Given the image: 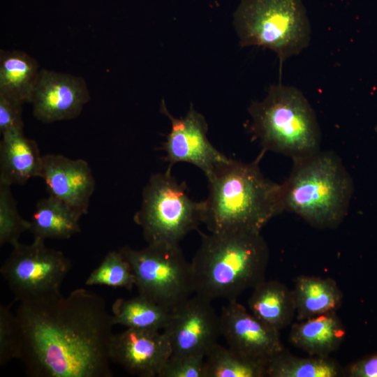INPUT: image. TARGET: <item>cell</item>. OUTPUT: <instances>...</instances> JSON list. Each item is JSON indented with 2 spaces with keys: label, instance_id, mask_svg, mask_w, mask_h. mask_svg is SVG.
Listing matches in <instances>:
<instances>
[{
  "label": "cell",
  "instance_id": "2",
  "mask_svg": "<svg viewBox=\"0 0 377 377\" xmlns=\"http://www.w3.org/2000/svg\"><path fill=\"white\" fill-rule=\"evenodd\" d=\"M207 178L209 193L202 201V223L209 232H260L283 212L280 184L264 177L258 161L230 158Z\"/></svg>",
  "mask_w": 377,
  "mask_h": 377
},
{
  "label": "cell",
  "instance_id": "18",
  "mask_svg": "<svg viewBox=\"0 0 377 377\" xmlns=\"http://www.w3.org/2000/svg\"><path fill=\"white\" fill-rule=\"evenodd\" d=\"M248 306L253 316L278 331L289 326L295 318L293 291L278 281L265 279L255 286Z\"/></svg>",
  "mask_w": 377,
  "mask_h": 377
},
{
  "label": "cell",
  "instance_id": "22",
  "mask_svg": "<svg viewBox=\"0 0 377 377\" xmlns=\"http://www.w3.org/2000/svg\"><path fill=\"white\" fill-rule=\"evenodd\" d=\"M111 313L114 325L157 331L163 330L171 315L170 311L139 294L130 299H117Z\"/></svg>",
  "mask_w": 377,
  "mask_h": 377
},
{
  "label": "cell",
  "instance_id": "21",
  "mask_svg": "<svg viewBox=\"0 0 377 377\" xmlns=\"http://www.w3.org/2000/svg\"><path fill=\"white\" fill-rule=\"evenodd\" d=\"M81 216L63 202L49 195L40 199L30 221L34 238L67 239L80 232Z\"/></svg>",
  "mask_w": 377,
  "mask_h": 377
},
{
  "label": "cell",
  "instance_id": "3",
  "mask_svg": "<svg viewBox=\"0 0 377 377\" xmlns=\"http://www.w3.org/2000/svg\"><path fill=\"white\" fill-rule=\"evenodd\" d=\"M269 249L260 232H201L191 262L194 293L209 300H237L265 280Z\"/></svg>",
  "mask_w": 377,
  "mask_h": 377
},
{
  "label": "cell",
  "instance_id": "9",
  "mask_svg": "<svg viewBox=\"0 0 377 377\" xmlns=\"http://www.w3.org/2000/svg\"><path fill=\"white\" fill-rule=\"evenodd\" d=\"M71 267L60 251L34 238L29 244L17 243L0 272L20 302L36 301L61 294V286Z\"/></svg>",
  "mask_w": 377,
  "mask_h": 377
},
{
  "label": "cell",
  "instance_id": "13",
  "mask_svg": "<svg viewBox=\"0 0 377 377\" xmlns=\"http://www.w3.org/2000/svg\"><path fill=\"white\" fill-rule=\"evenodd\" d=\"M219 318L221 335L235 350L267 362L284 350L279 331L258 319L237 300L228 302Z\"/></svg>",
  "mask_w": 377,
  "mask_h": 377
},
{
  "label": "cell",
  "instance_id": "17",
  "mask_svg": "<svg viewBox=\"0 0 377 377\" xmlns=\"http://www.w3.org/2000/svg\"><path fill=\"white\" fill-rule=\"evenodd\" d=\"M346 337V329L336 311L298 320L290 327L289 341L309 355L329 357Z\"/></svg>",
  "mask_w": 377,
  "mask_h": 377
},
{
  "label": "cell",
  "instance_id": "30",
  "mask_svg": "<svg viewBox=\"0 0 377 377\" xmlns=\"http://www.w3.org/2000/svg\"><path fill=\"white\" fill-rule=\"evenodd\" d=\"M343 370L349 377H377V353L350 363Z\"/></svg>",
  "mask_w": 377,
  "mask_h": 377
},
{
  "label": "cell",
  "instance_id": "5",
  "mask_svg": "<svg viewBox=\"0 0 377 377\" xmlns=\"http://www.w3.org/2000/svg\"><path fill=\"white\" fill-rule=\"evenodd\" d=\"M249 112L251 131L264 151L294 160L320 150L321 135L316 115L296 87L281 82L272 85L262 101L251 104Z\"/></svg>",
  "mask_w": 377,
  "mask_h": 377
},
{
  "label": "cell",
  "instance_id": "11",
  "mask_svg": "<svg viewBox=\"0 0 377 377\" xmlns=\"http://www.w3.org/2000/svg\"><path fill=\"white\" fill-rule=\"evenodd\" d=\"M209 300L195 294L171 312L163 329L172 354H200L216 343L221 335L220 318Z\"/></svg>",
  "mask_w": 377,
  "mask_h": 377
},
{
  "label": "cell",
  "instance_id": "25",
  "mask_svg": "<svg viewBox=\"0 0 377 377\" xmlns=\"http://www.w3.org/2000/svg\"><path fill=\"white\" fill-rule=\"evenodd\" d=\"M87 286H106L131 290L135 286V277L131 267L121 252H109L100 265L86 279Z\"/></svg>",
  "mask_w": 377,
  "mask_h": 377
},
{
  "label": "cell",
  "instance_id": "29",
  "mask_svg": "<svg viewBox=\"0 0 377 377\" xmlns=\"http://www.w3.org/2000/svg\"><path fill=\"white\" fill-rule=\"evenodd\" d=\"M21 102L0 94V132L23 129Z\"/></svg>",
  "mask_w": 377,
  "mask_h": 377
},
{
  "label": "cell",
  "instance_id": "27",
  "mask_svg": "<svg viewBox=\"0 0 377 377\" xmlns=\"http://www.w3.org/2000/svg\"><path fill=\"white\" fill-rule=\"evenodd\" d=\"M158 377H205V355L171 354Z\"/></svg>",
  "mask_w": 377,
  "mask_h": 377
},
{
  "label": "cell",
  "instance_id": "7",
  "mask_svg": "<svg viewBox=\"0 0 377 377\" xmlns=\"http://www.w3.org/2000/svg\"><path fill=\"white\" fill-rule=\"evenodd\" d=\"M202 201H193L186 183L178 181L168 168L149 178L133 220L147 244H179L202 223Z\"/></svg>",
  "mask_w": 377,
  "mask_h": 377
},
{
  "label": "cell",
  "instance_id": "16",
  "mask_svg": "<svg viewBox=\"0 0 377 377\" xmlns=\"http://www.w3.org/2000/svg\"><path fill=\"white\" fill-rule=\"evenodd\" d=\"M43 156L37 143L24 135L23 129L2 133L0 143V182L22 185L40 177Z\"/></svg>",
  "mask_w": 377,
  "mask_h": 377
},
{
  "label": "cell",
  "instance_id": "4",
  "mask_svg": "<svg viewBox=\"0 0 377 377\" xmlns=\"http://www.w3.org/2000/svg\"><path fill=\"white\" fill-rule=\"evenodd\" d=\"M291 172L280 184L283 212L294 213L320 229L337 228L346 216L353 183L340 158L319 151L294 159Z\"/></svg>",
  "mask_w": 377,
  "mask_h": 377
},
{
  "label": "cell",
  "instance_id": "26",
  "mask_svg": "<svg viewBox=\"0 0 377 377\" xmlns=\"http://www.w3.org/2000/svg\"><path fill=\"white\" fill-rule=\"evenodd\" d=\"M10 185L0 182V244L12 246L19 243L21 235L30 229V221L20 214Z\"/></svg>",
  "mask_w": 377,
  "mask_h": 377
},
{
  "label": "cell",
  "instance_id": "1",
  "mask_svg": "<svg viewBox=\"0 0 377 377\" xmlns=\"http://www.w3.org/2000/svg\"><path fill=\"white\" fill-rule=\"evenodd\" d=\"M17 358L31 377H112L114 325L100 295L80 288L20 302Z\"/></svg>",
  "mask_w": 377,
  "mask_h": 377
},
{
  "label": "cell",
  "instance_id": "12",
  "mask_svg": "<svg viewBox=\"0 0 377 377\" xmlns=\"http://www.w3.org/2000/svg\"><path fill=\"white\" fill-rule=\"evenodd\" d=\"M89 99V92L82 77L40 69L30 103L36 119L52 123L77 117Z\"/></svg>",
  "mask_w": 377,
  "mask_h": 377
},
{
  "label": "cell",
  "instance_id": "15",
  "mask_svg": "<svg viewBox=\"0 0 377 377\" xmlns=\"http://www.w3.org/2000/svg\"><path fill=\"white\" fill-rule=\"evenodd\" d=\"M49 195L63 202L81 217L87 214L95 189V179L88 163L60 154L43 156L40 177Z\"/></svg>",
  "mask_w": 377,
  "mask_h": 377
},
{
  "label": "cell",
  "instance_id": "24",
  "mask_svg": "<svg viewBox=\"0 0 377 377\" xmlns=\"http://www.w3.org/2000/svg\"><path fill=\"white\" fill-rule=\"evenodd\" d=\"M344 376L338 362L329 357H297L285 350L268 362V377H337Z\"/></svg>",
  "mask_w": 377,
  "mask_h": 377
},
{
  "label": "cell",
  "instance_id": "19",
  "mask_svg": "<svg viewBox=\"0 0 377 377\" xmlns=\"http://www.w3.org/2000/svg\"><path fill=\"white\" fill-rule=\"evenodd\" d=\"M293 291L297 320L334 312L342 304L343 293L330 278L299 276Z\"/></svg>",
  "mask_w": 377,
  "mask_h": 377
},
{
  "label": "cell",
  "instance_id": "23",
  "mask_svg": "<svg viewBox=\"0 0 377 377\" xmlns=\"http://www.w3.org/2000/svg\"><path fill=\"white\" fill-rule=\"evenodd\" d=\"M267 364L216 343L205 356V377H264Z\"/></svg>",
  "mask_w": 377,
  "mask_h": 377
},
{
  "label": "cell",
  "instance_id": "20",
  "mask_svg": "<svg viewBox=\"0 0 377 377\" xmlns=\"http://www.w3.org/2000/svg\"><path fill=\"white\" fill-rule=\"evenodd\" d=\"M40 69L36 59L20 50L0 51V94L30 103Z\"/></svg>",
  "mask_w": 377,
  "mask_h": 377
},
{
  "label": "cell",
  "instance_id": "6",
  "mask_svg": "<svg viewBox=\"0 0 377 377\" xmlns=\"http://www.w3.org/2000/svg\"><path fill=\"white\" fill-rule=\"evenodd\" d=\"M242 47L259 46L274 52L283 63L310 43L311 27L302 0H242L233 15Z\"/></svg>",
  "mask_w": 377,
  "mask_h": 377
},
{
  "label": "cell",
  "instance_id": "8",
  "mask_svg": "<svg viewBox=\"0 0 377 377\" xmlns=\"http://www.w3.org/2000/svg\"><path fill=\"white\" fill-rule=\"evenodd\" d=\"M129 263L138 294L172 312L194 293L191 262L179 244H150L119 250Z\"/></svg>",
  "mask_w": 377,
  "mask_h": 377
},
{
  "label": "cell",
  "instance_id": "10",
  "mask_svg": "<svg viewBox=\"0 0 377 377\" xmlns=\"http://www.w3.org/2000/svg\"><path fill=\"white\" fill-rule=\"evenodd\" d=\"M160 111L171 123L170 131L163 145L165 160L169 163L168 168L172 169L177 163H188L208 177L220 164L230 159L209 142L205 118L192 104L186 115L179 118L169 112L164 100Z\"/></svg>",
  "mask_w": 377,
  "mask_h": 377
},
{
  "label": "cell",
  "instance_id": "28",
  "mask_svg": "<svg viewBox=\"0 0 377 377\" xmlns=\"http://www.w3.org/2000/svg\"><path fill=\"white\" fill-rule=\"evenodd\" d=\"M17 329L15 313L10 305L0 306V365L4 366L17 358Z\"/></svg>",
  "mask_w": 377,
  "mask_h": 377
},
{
  "label": "cell",
  "instance_id": "14",
  "mask_svg": "<svg viewBox=\"0 0 377 377\" xmlns=\"http://www.w3.org/2000/svg\"><path fill=\"white\" fill-rule=\"evenodd\" d=\"M172 354V348L162 331L126 328L114 334L110 350V360L131 375L156 377Z\"/></svg>",
  "mask_w": 377,
  "mask_h": 377
}]
</instances>
